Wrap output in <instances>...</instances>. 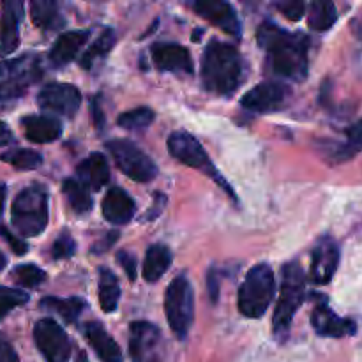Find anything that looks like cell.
<instances>
[{"label":"cell","instance_id":"bcb514c9","mask_svg":"<svg viewBox=\"0 0 362 362\" xmlns=\"http://www.w3.org/2000/svg\"><path fill=\"white\" fill-rule=\"evenodd\" d=\"M6 194H7L6 184L0 182V214H2V211H4V202H6Z\"/></svg>","mask_w":362,"mask_h":362},{"label":"cell","instance_id":"f6af8a7d","mask_svg":"<svg viewBox=\"0 0 362 362\" xmlns=\"http://www.w3.org/2000/svg\"><path fill=\"white\" fill-rule=\"evenodd\" d=\"M11 131L7 129V126L4 122H0V141L2 140H11Z\"/></svg>","mask_w":362,"mask_h":362},{"label":"cell","instance_id":"b9f144b4","mask_svg":"<svg viewBox=\"0 0 362 362\" xmlns=\"http://www.w3.org/2000/svg\"><path fill=\"white\" fill-rule=\"evenodd\" d=\"M207 286H209V296H211L212 303H216V300H218V296H219V278H218V274H216L214 269H211V271H209Z\"/></svg>","mask_w":362,"mask_h":362},{"label":"cell","instance_id":"1f68e13d","mask_svg":"<svg viewBox=\"0 0 362 362\" xmlns=\"http://www.w3.org/2000/svg\"><path fill=\"white\" fill-rule=\"evenodd\" d=\"M154 112L147 106H141V108H134L129 110V112H124L122 115L117 119L120 127L129 131H140V129H147L148 126L154 120Z\"/></svg>","mask_w":362,"mask_h":362},{"label":"cell","instance_id":"30bf717a","mask_svg":"<svg viewBox=\"0 0 362 362\" xmlns=\"http://www.w3.org/2000/svg\"><path fill=\"white\" fill-rule=\"evenodd\" d=\"M129 352L134 362H163L165 343L158 325L133 322L129 327Z\"/></svg>","mask_w":362,"mask_h":362},{"label":"cell","instance_id":"c3c4849f","mask_svg":"<svg viewBox=\"0 0 362 362\" xmlns=\"http://www.w3.org/2000/svg\"><path fill=\"white\" fill-rule=\"evenodd\" d=\"M76 362H88L87 356H85L83 352H80V354H78V357H76Z\"/></svg>","mask_w":362,"mask_h":362},{"label":"cell","instance_id":"f1b7e54d","mask_svg":"<svg viewBox=\"0 0 362 362\" xmlns=\"http://www.w3.org/2000/svg\"><path fill=\"white\" fill-rule=\"evenodd\" d=\"M30 16L32 21L45 30H49L60 23L59 6L49 0H34L30 4Z\"/></svg>","mask_w":362,"mask_h":362},{"label":"cell","instance_id":"7bdbcfd3","mask_svg":"<svg viewBox=\"0 0 362 362\" xmlns=\"http://www.w3.org/2000/svg\"><path fill=\"white\" fill-rule=\"evenodd\" d=\"M117 237H119V233H117V232H113V233L110 232L108 235H106L105 239H103V243H98L94 247H92V253H105V251H108L110 247H112L113 244H115Z\"/></svg>","mask_w":362,"mask_h":362},{"label":"cell","instance_id":"74e56055","mask_svg":"<svg viewBox=\"0 0 362 362\" xmlns=\"http://www.w3.org/2000/svg\"><path fill=\"white\" fill-rule=\"evenodd\" d=\"M117 260H119V264L122 265V269L126 271V274L129 276L131 281H134V279H136V258H134L131 253L120 251V253L117 255Z\"/></svg>","mask_w":362,"mask_h":362},{"label":"cell","instance_id":"e0dca14e","mask_svg":"<svg viewBox=\"0 0 362 362\" xmlns=\"http://www.w3.org/2000/svg\"><path fill=\"white\" fill-rule=\"evenodd\" d=\"M193 7L202 18L225 30L226 34L240 37L239 16L230 4L219 2V0H200V2H194Z\"/></svg>","mask_w":362,"mask_h":362},{"label":"cell","instance_id":"e575fe53","mask_svg":"<svg viewBox=\"0 0 362 362\" xmlns=\"http://www.w3.org/2000/svg\"><path fill=\"white\" fill-rule=\"evenodd\" d=\"M76 251V243L73 240V237L69 233H62L59 239L53 243L52 247V257L53 260H66V258H71Z\"/></svg>","mask_w":362,"mask_h":362},{"label":"cell","instance_id":"7c38bea8","mask_svg":"<svg viewBox=\"0 0 362 362\" xmlns=\"http://www.w3.org/2000/svg\"><path fill=\"white\" fill-rule=\"evenodd\" d=\"M37 103L46 112L73 117L81 105V94L71 83H48L39 92Z\"/></svg>","mask_w":362,"mask_h":362},{"label":"cell","instance_id":"ee69618b","mask_svg":"<svg viewBox=\"0 0 362 362\" xmlns=\"http://www.w3.org/2000/svg\"><path fill=\"white\" fill-rule=\"evenodd\" d=\"M92 112H94V120H95V126L101 129L103 124H105V120H103V115H101V110H99V101L98 98H94V101H92Z\"/></svg>","mask_w":362,"mask_h":362},{"label":"cell","instance_id":"cb8c5ba5","mask_svg":"<svg viewBox=\"0 0 362 362\" xmlns=\"http://www.w3.org/2000/svg\"><path fill=\"white\" fill-rule=\"evenodd\" d=\"M172 265V253L163 244H154L148 247L147 255L144 260V269H141V276L145 281L156 283L165 276L168 267Z\"/></svg>","mask_w":362,"mask_h":362},{"label":"cell","instance_id":"d4e9b609","mask_svg":"<svg viewBox=\"0 0 362 362\" xmlns=\"http://www.w3.org/2000/svg\"><path fill=\"white\" fill-rule=\"evenodd\" d=\"M120 286L119 279L110 269H99V304L105 313H113L119 306Z\"/></svg>","mask_w":362,"mask_h":362},{"label":"cell","instance_id":"ba28073f","mask_svg":"<svg viewBox=\"0 0 362 362\" xmlns=\"http://www.w3.org/2000/svg\"><path fill=\"white\" fill-rule=\"evenodd\" d=\"M168 148L177 161L184 163V165L191 166V168L194 170H200L202 173L211 177L214 182H218L230 197L235 198L233 189L228 186V182L223 179L221 173H219L218 168L214 166V163L209 159L205 148L202 147V144L193 136V134L186 133V131H175V133L170 134Z\"/></svg>","mask_w":362,"mask_h":362},{"label":"cell","instance_id":"ab89813d","mask_svg":"<svg viewBox=\"0 0 362 362\" xmlns=\"http://www.w3.org/2000/svg\"><path fill=\"white\" fill-rule=\"evenodd\" d=\"M166 205V197L163 193H156L154 194V205H152L151 209H148V214L145 216V219L147 221H152V219L158 218L159 214H161V211L165 209Z\"/></svg>","mask_w":362,"mask_h":362},{"label":"cell","instance_id":"836d02e7","mask_svg":"<svg viewBox=\"0 0 362 362\" xmlns=\"http://www.w3.org/2000/svg\"><path fill=\"white\" fill-rule=\"evenodd\" d=\"M28 300V296L21 290L7 288V286H0V318L9 315L14 308L23 306Z\"/></svg>","mask_w":362,"mask_h":362},{"label":"cell","instance_id":"5b68a950","mask_svg":"<svg viewBox=\"0 0 362 362\" xmlns=\"http://www.w3.org/2000/svg\"><path fill=\"white\" fill-rule=\"evenodd\" d=\"M306 300V278L304 271L297 262L286 264L281 271V288H279V300L272 317V329L276 336H286L292 325L293 315L297 313L303 303Z\"/></svg>","mask_w":362,"mask_h":362},{"label":"cell","instance_id":"8fae6325","mask_svg":"<svg viewBox=\"0 0 362 362\" xmlns=\"http://www.w3.org/2000/svg\"><path fill=\"white\" fill-rule=\"evenodd\" d=\"M34 341L46 362H69V338H67L66 331L52 318H42L35 324Z\"/></svg>","mask_w":362,"mask_h":362},{"label":"cell","instance_id":"7dc6e473","mask_svg":"<svg viewBox=\"0 0 362 362\" xmlns=\"http://www.w3.org/2000/svg\"><path fill=\"white\" fill-rule=\"evenodd\" d=\"M6 264H7V258H6V255H4L2 251H0V271H2V269L6 267Z\"/></svg>","mask_w":362,"mask_h":362},{"label":"cell","instance_id":"8992f818","mask_svg":"<svg viewBox=\"0 0 362 362\" xmlns=\"http://www.w3.org/2000/svg\"><path fill=\"white\" fill-rule=\"evenodd\" d=\"M276 292L274 272L267 264H258L250 269L239 288V310L247 318L264 317L271 306Z\"/></svg>","mask_w":362,"mask_h":362},{"label":"cell","instance_id":"7402d4cb","mask_svg":"<svg viewBox=\"0 0 362 362\" xmlns=\"http://www.w3.org/2000/svg\"><path fill=\"white\" fill-rule=\"evenodd\" d=\"M90 32L88 30H71L64 32L62 35H59V39L55 41L53 48L49 49V62L53 66H66L71 60H74V57L78 55V52L81 49V46L87 42Z\"/></svg>","mask_w":362,"mask_h":362},{"label":"cell","instance_id":"d6986e66","mask_svg":"<svg viewBox=\"0 0 362 362\" xmlns=\"http://www.w3.org/2000/svg\"><path fill=\"white\" fill-rule=\"evenodd\" d=\"M136 212L133 198L120 187H112L103 200V216L112 225H126Z\"/></svg>","mask_w":362,"mask_h":362},{"label":"cell","instance_id":"277c9868","mask_svg":"<svg viewBox=\"0 0 362 362\" xmlns=\"http://www.w3.org/2000/svg\"><path fill=\"white\" fill-rule=\"evenodd\" d=\"M13 226L23 237H35L48 225V193L45 187L28 186L18 193L11 207Z\"/></svg>","mask_w":362,"mask_h":362},{"label":"cell","instance_id":"9c48e42d","mask_svg":"<svg viewBox=\"0 0 362 362\" xmlns=\"http://www.w3.org/2000/svg\"><path fill=\"white\" fill-rule=\"evenodd\" d=\"M120 172L136 182H151L158 175V166L138 145L129 140H112L106 144Z\"/></svg>","mask_w":362,"mask_h":362},{"label":"cell","instance_id":"484cf974","mask_svg":"<svg viewBox=\"0 0 362 362\" xmlns=\"http://www.w3.org/2000/svg\"><path fill=\"white\" fill-rule=\"evenodd\" d=\"M62 191L66 200L74 212H88L92 209L90 189L78 179H66L62 184Z\"/></svg>","mask_w":362,"mask_h":362},{"label":"cell","instance_id":"8d00e7d4","mask_svg":"<svg viewBox=\"0 0 362 362\" xmlns=\"http://www.w3.org/2000/svg\"><path fill=\"white\" fill-rule=\"evenodd\" d=\"M278 9L285 14L288 20L299 21L303 18L304 11H306V6H304L300 0H288V2H279Z\"/></svg>","mask_w":362,"mask_h":362},{"label":"cell","instance_id":"44dd1931","mask_svg":"<svg viewBox=\"0 0 362 362\" xmlns=\"http://www.w3.org/2000/svg\"><path fill=\"white\" fill-rule=\"evenodd\" d=\"M25 136L34 144H52L62 134V126L57 119L48 115H28L21 119Z\"/></svg>","mask_w":362,"mask_h":362},{"label":"cell","instance_id":"4dcf8cb0","mask_svg":"<svg viewBox=\"0 0 362 362\" xmlns=\"http://www.w3.org/2000/svg\"><path fill=\"white\" fill-rule=\"evenodd\" d=\"M113 45H115V32H113L112 28H106V30H103V34L95 39L94 45L83 53V57H81V66H83L85 69H90L94 60L103 59V57L113 48Z\"/></svg>","mask_w":362,"mask_h":362},{"label":"cell","instance_id":"d6a6232c","mask_svg":"<svg viewBox=\"0 0 362 362\" xmlns=\"http://www.w3.org/2000/svg\"><path fill=\"white\" fill-rule=\"evenodd\" d=\"M14 281L20 283L21 286H27V288H37L45 283L46 272L42 269H39L37 265L34 264H25L18 265L13 271Z\"/></svg>","mask_w":362,"mask_h":362},{"label":"cell","instance_id":"60d3db41","mask_svg":"<svg viewBox=\"0 0 362 362\" xmlns=\"http://www.w3.org/2000/svg\"><path fill=\"white\" fill-rule=\"evenodd\" d=\"M0 235H2V237H6V239H7V243H9V246L13 247V251H14V253H16V255H23L25 251L28 250V246H27V244L23 243V240H18L16 237H14V235H11V233L7 232L6 228H2V226H0Z\"/></svg>","mask_w":362,"mask_h":362},{"label":"cell","instance_id":"52a82bcc","mask_svg":"<svg viewBox=\"0 0 362 362\" xmlns=\"http://www.w3.org/2000/svg\"><path fill=\"white\" fill-rule=\"evenodd\" d=\"M165 313L170 329L179 339H184L194 320L193 286L186 276H177L170 283L165 296Z\"/></svg>","mask_w":362,"mask_h":362},{"label":"cell","instance_id":"4316f807","mask_svg":"<svg viewBox=\"0 0 362 362\" xmlns=\"http://www.w3.org/2000/svg\"><path fill=\"white\" fill-rule=\"evenodd\" d=\"M41 306L49 311H55L57 315L64 318L66 322L73 324L80 318L81 311L85 310V300L80 297H69V299H59V297H46L41 300Z\"/></svg>","mask_w":362,"mask_h":362},{"label":"cell","instance_id":"5bb4252c","mask_svg":"<svg viewBox=\"0 0 362 362\" xmlns=\"http://www.w3.org/2000/svg\"><path fill=\"white\" fill-rule=\"evenodd\" d=\"M317 297L318 300L313 315H311V322H313V327L318 334L327 336V338H345V336L356 334V324L352 320L338 317L331 310L324 296Z\"/></svg>","mask_w":362,"mask_h":362},{"label":"cell","instance_id":"83f0119b","mask_svg":"<svg viewBox=\"0 0 362 362\" xmlns=\"http://www.w3.org/2000/svg\"><path fill=\"white\" fill-rule=\"evenodd\" d=\"M338 20V11L332 2H325V0H318L310 6V18L308 23L313 30L325 32L332 27Z\"/></svg>","mask_w":362,"mask_h":362},{"label":"cell","instance_id":"2e32d148","mask_svg":"<svg viewBox=\"0 0 362 362\" xmlns=\"http://www.w3.org/2000/svg\"><path fill=\"white\" fill-rule=\"evenodd\" d=\"M152 60L156 67L168 73L193 74L194 64L191 53L177 42H159L152 46Z\"/></svg>","mask_w":362,"mask_h":362},{"label":"cell","instance_id":"3957f363","mask_svg":"<svg viewBox=\"0 0 362 362\" xmlns=\"http://www.w3.org/2000/svg\"><path fill=\"white\" fill-rule=\"evenodd\" d=\"M42 76L41 59L23 55L0 62V110L11 108Z\"/></svg>","mask_w":362,"mask_h":362},{"label":"cell","instance_id":"6da1fadb","mask_svg":"<svg viewBox=\"0 0 362 362\" xmlns=\"http://www.w3.org/2000/svg\"><path fill=\"white\" fill-rule=\"evenodd\" d=\"M260 48L269 55V67L276 76L303 81L308 76V48L310 39L279 28L272 21H264L257 32Z\"/></svg>","mask_w":362,"mask_h":362},{"label":"cell","instance_id":"ffe728a7","mask_svg":"<svg viewBox=\"0 0 362 362\" xmlns=\"http://www.w3.org/2000/svg\"><path fill=\"white\" fill-rule=\"evenodd\" d=\"M83 331L99 359L103 362H122V350L101 324L88 322Z\"/></svg>","mask_w":362,"mask_h":362},{"label":"cell","instance_id":"ac0fdd59","mask_svg":"<svg viewBox=\"0 0 362 362\" xmlns=\"http://www.w3.org/2000/svg\"><path fill=\"white\" fill-rule=\"evenodd\" d=\"M23 18V4L18 0H7L2 4V16H0V53L9 55L18 48L20 42V21Z\"/></svg>","mask_w":362,"mask_h":362},{"label":"cell","instance_id":"603a6c76","mask_svg":"<svg viewBox=\"0 0 362 362\" xmlns=\"http://www.w3.org/2000/svg\"><path fill=\"white\" fill-rule=\"evenodd\" d=\"M78 180H81L90 191H98L108 184L110 166L105 156L92 152L85 161H81L78 166Z\"/></svg>","mask_w":362,"mask_h":362},{"label":"cell","instance_id":"4fadbf2b","mask_svg":"<svg viewBox=\"0 0 362 362\" xmlns=\"http://www.w3.org/2000/svg\"><path fill=\"white\" fill-rule=\"evenodd\" d=\"M339 265V247L332 237H322L311 251V278L317 285H327Z\"/></svg>","mask_w":362,"mask_h":362},{"label":"cell","instance_id":"7a4b0ae2","mask_svg":"<svg viewBox=\"0 0 362 362\" xmlns=\"http://www.w3.org/2000/svg\"><path fill=\"white\" fill-rule=\"evenodd\" d=\"M244 78V64L239 49L218 39L205 48L202 59V81L212 94L232 95Z\"/></svg>","mask_w":362,"mask_h":362},{"label":"cell","instance_id":"9a60e30c","mask_svg":"<svg viewBox=\"0 0 362 362\" xmlns=\"http://www.w3.org/2000/svg\"><path fill=\"white\" fill-rule=\"evenodd\" d=\"M286 98H288L286 87L274 81H267L246 92L240 99V105L251 112H276L285 106Z\"/></svg>","mask_w":362,"mask_h":362},{"label":"cell","instance_id":"f546056e","mask_svg":"<svg viewBox=\"0 0 362 362\" xmlns=\"http://www.w3.org/2000/svg\"><path fill=\"white\" fill-rule=\"evenodd\" d=\"M0 161L14 166L18 170H34L42 163V156L39 152L30 151V148H13L6 151L0 156Z\"/></svg>","mask_w":362,"mask_h":362},{"label":"cell","instance_id":"d590c367","mask_svg":"<svg viewBox=\"0 0 362 362\" xmlns=\"http://www.w3.org/2000/svg\"><path fill=\"white\" fill-rule=\"evenodd\" d=\"M346 136H349V140H346L345 147L339 151V154H341L343 158H350V156L356 154L357 151H362V119L350 127Z\"/></svg>","mask_w":362,"mask_h":362},{"label":"cell","instance_id":"f35d334b","mask_svg":"<svg viewBox=\"0 0 362 362\" xmlns=\"http://www.w3.org/2000/svg\"><path fill=\"white\" fill-rule=\"evenodd\" d=\"M0 362H20L13 345L2 334H0Z\"/></svg>","mask_w":362,"mask_h":362}]
</instances>
